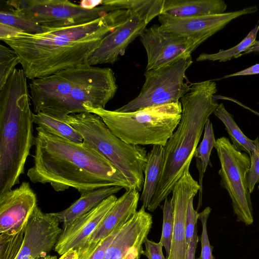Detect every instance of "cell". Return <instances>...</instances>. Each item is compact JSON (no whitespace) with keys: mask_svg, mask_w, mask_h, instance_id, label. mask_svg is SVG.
I'll use <instances>...</instances> for the list:
<instances>
[{"mask_svg":"<svg viewBox=\"0 0 259 259\" xmlns=\"http://www.w3.org/2000/svg\"><path fill=\"white\" fill-rule=\"evenodd\" d=\"M131 15L128 10H116L87 23L40 34L22 31L1 40L17 53L27 78L32 80L88 64L103 39Z\"/></svg>","mask_w":259,"mask_h":259,"instance_id":"obj_1","label":"cell"},{"mask_svg":"<svg viewBox=\"0 0 259 259\" xmlns=\"http://www.w3.org/2000/svg\"><path fill=\"white\" fill-rule=\"evenodd\" d=\"M33 165L27 175L34 183H49L62 192L72 188L81 194L106 187L132 189L123 174L109 160L82 142L60 138L36 128Z\"/></svg>","mask_w":259,"mask_h":259,"instance_id":"obj_2","label":"cell"},{"mask_svg":"<svg viewBox=\"0 0 259 259\" xmlns=\"http://www.w3.org/2000/svg\"><path fill=\"white\" fill-rule=\"evenodd\" d=\"M117 88L111 68L88 64L32 80L29 84L34 113L43 112L63 121L70 114L87 112L85 106L105 108Z\"/></svg>","mask_w":259,"mask_h":259,"instance_id":"obj_3","label":"cell"},{"mask_svg":"<svg viewBox=\"0 0 259 259\" xmlns=\"http://www.w3.org/2000/svg\"><path fill=\"white\" fill-rule=\"evenodd\" d=\"M192 85L180 101L182 107L180 122L163 146L161 175L147 208L150 211H154L168 197L190 166L205 123L219 105L213 98L217 92L214 81L205 80Z\"/></svg>","mask_w":259,"mask_h":259,"instance_id":"obj_4","label":"cell"},{"mask_svg":"<svg viewBox=\"0 0 259 259\" xmlns=\"http://www.w3.org/2000/svg\"><path fill=\"white\" fill-rule=\"evenodd\" d=\"M27 77L15 68L0 89V195L19 184L34 144Z\"/></svg>","mask_w":259,"mask_h":259,"instance_id":"obj_5","label":"cell"},{"mask_svg":"<svg viewBox=\"0 0 259 259\" xmlns=\"http://www.w3.org/2000/svg\"><path fill=\"white\" fill-rule=\"evenodd\" d=\"M99 116L111 133L135 145L165 146L178 126L182 113L180 101L121 112L85 106Z\"/></svg>","mask_w":259,"mask_h":259,"instance_id":"obj_6","label":"cell"},{"mask_svg":"<svg viewBox=\"0 0 259 259\" xmlns=\"http://www.w3.org/2000/svg\"><path fill=\"white\" fill-rule=\"evenodd\" d=\"M82 136L83 143L102 155L125 176L131 188H143L146 149L127 144L113 134L98 115L84 112L69 115L64 120Z\"/></svg>","mask_w":259,"mask_h":259,"instance_id":"obj_7","label":"cell"},{"mask_svg":"<svg viewBox=\"0 0 259 259\" xmlns=\"http://www.w3.org/2000/svg\"><path fill=\"white\" fill-rule=\"evenodd\" d=\"M192 57L182 58L157 69L146 70L145 82L139 95L116 109L118 112L134 111L144 108L177 103L190 91L185 83V72L192 64Z\"/></svg>","mask_w":259,"mask_h":259,"instance_id":"obj_8","label":"cell"},{"mask_svg":"<svg viewBox=\"0 0 259 259\" xmlns=\"http://www.w3.org/2000/svg\"><path fill=\"white\" fill-rule=\"evenodd\" d=\"M214 148L221 164L219 171L221 186L227 190L231 198L237 221L250 225L253 222V208L246 180L250 165V157L225 137L216 140Z\"/></svg>","mask_w":259,"mask_h":259,"instance_id":"obj_9","label":"cell"},{"mask_svg":"<svg viewBox=\"0 0 259 259\" xmlns=\"http://www.w3.org/2000/svg\"><path fill=\"white\" fill-rule=\"evenodd\" d=\"M11 11L50 28L87 23L116 10L101 5L87 9L67 0L8 1Z\"/></svg>","mask_w":259,"mask_h":259,"instance_id":"obj_10","label":"cell"},{"mask_svg":"<svg viewBox=\"0 0 259 259\" xmlns=\"http://www.w3.org/2000/svg\"><path fill=\"white\" fill-rule=\"evenodd\" d=\"M139 36L147 56L146 70L161 68L182 58L190 57L205 41L164 31L158 24L146 28Z\"/></svg>","mask_w":259,"mask_h":259,"instance_id":"obj_11","label":"cell"},{"mask_svg":"<svg viewBox=\"0 0 259 259\" xmlns=\"http://www.w3.org/2000/svg\"><path fill=\"white\" fill-rule=\"evenodd\" d=\"M130 11L131 15L128 19L103 39L88 58V64L94 66L115 63L124 54L128 45L145 30L149 22L159 16L152 11Z\"/></svg>","mask_w":259,"mask_h":259,"instance_id":"obj_12","label":"cell"},{"mask_svg":"<svg viewBox=\"0 0 259 259\" xmlns=\"http://www.w3.org/2000/svg\"><path fill=\"white\" fill-rule=\"evenodd\" d=\"M51 213L35 207L27 222L23 244L16 259H35L48 255L56 246L63 230Z\"/></svg>","mask_w":259,"mask_h":259,"instance_id":"obj_13","label":"cell"},{"mask_svg":"<svg viewBox=\"0 0 259 259\" xmlns=\"http://www.w3.org/2000/svg\"><path fill=\"white\" fill-rule=\"evenodd\" d=\"M257 10L256 6H251L239 11L218 15L177 18L160 14L158 17L162 30L183 37L201 38L205 41L233 20L245 15L254 13Z\"/></svg>","mask_w":259,"mask_h":259,"instance_id":"obj_14","label":"cell"},{"mask_svg":"<svg viewBox=\"0 0 259 259\" xmlns=\"http://www.w3.org/2000/svg\"><path fill=\"white\" fill-rule=\"evenodd\" d=\"M36 205V194L26 182L0 195V233L13 235L25 228Z\"/></svg>","mask_w":259,"mask_h":259,"instance_id":"obj_15","label":"cell"},{"mask_svg":"<svg viewBox=\"0 0 259 259\" xmlns=\"http://www.w3.org/2000/svg\"><path fill=\"white\" fill-rule=\"evenodd\" d=\"M139 192L126 190L85 243L77 250L78 259H88L98 244L118 228L124 225L137 211Z\"/></svg>","mask_w":259,"mask_h":259,"instance_id":"obj_16","label":"cell"},{"mask_svg":"<svg viewBox=\"0 0 259 259\" xmlns=\"http://www.w3.org/2000/svg\"><path fill=\"white\" fill-rule=\"evenodd\" d=\"M200 190L198 183L191 176L189 167L177 182L172 190L174 210V226L169 255L167 259H185L187 251L186 241V214L190 198Z\"/></svg>","mask_w":259,"mask_h":259,"instance_id":"obj_17","label":"cell"},{"mask_svg":"<svg viewBox=\"0 0 259 259\" xmlns=\"http://www.w3.org/2000/svg\"><path fill=\"white\" fill-rule=\"evenodd\" d=\"M141 208L120 228L106 250L103 259H126L128 256L143 250L142 245L149 233L152 217Z\"/></svg>","mask_w":259,"mask_h":259,"instance_id":"obj_18","label":"cell"},{"mask_svg":"<svg viewBox=\"0 0 259 259\" xmlns=\"http://www.w3.org/2000/svg\"><path fill=\"white\" fill-rule=\"evenodd\" d=\"M117 199L114 194L109 196L63 229L55 250L60 255L70 249L77 250L96 229Z\"/></svg>","mask_w":259,"mask_h":259,"instance_id":"obj_19","label":"cell"},{"mask_svg":"<svg viewBox=\"0 0 259 259\" xmlns=\"http://www.w3.org/2000/svg\"><path fill=\"white\" fill-rule=\"evenodd\" d=\"M223 0H164L161 14L177 18H191L225 13Z\"/></svg>","mask_w":259,"mask_h":259,"instance_id":"obj_20","label":"cell"},{"mask_svg":"<svg viewBox=\"0 0 259 259\" xmlns=\"http://www.w3.org/2000/svg\"><path fill=\"white\" fill-rule=\"evenodd\" d=\"M122 188L118 186L94 189L81 194L80 197L70 206L58 212H52L60 222L63 224V229L76 219L92 210L103 200L119 191Z\"/></svg>","mask_w":259,"mask_h":259,"instance_id":"obj_21","label":"cell"},{"mask_svg":"<svg viewBox=\"0 0 259 259\" xmlns=\"http://www.w3.org/2000/svg\"><path fill=\"white\" fill-rule=\"evenodd\" d=\"M164 155L163 146L153 145L147 153L144 170V182L140 200L145 208L148 206L154 194L161 172Z\"/></svg>","mask_w":259,"mask_h":259,"instance_id":"obj_22","label":"cell"},{"mask_svg":"<svg viewBox=\"0 0 259 259\" xmlns=\"http://www.w3.org/2000/svg\"><path fill=\"white\" fill-rule=\"evenodd\" d=\"M32 117L34 123L52 135L77 143L83 142L77 131L65 121L43 112L33 113Z\"/></svg>","mask_w":259,"mask_h":259,"instance_id":"obj_23","label":"cell"},{"mask_svg":"<svg viewBox=\"0 0 259 259\" xmlns=\"http://www.w3.org/2000/svg\"><path fill=\"white\" fill-rule=\"evenodd\" d=\"M216 143L213 133L212 124L210 119L206 121L204 127V134L203 139L198 147L196 148L194 153L196 158V167L199 175V195L197 210L201 206L202 192V179L208 165L211 166L210 156L212 149Z\"/></svg>","mask_w":259,"mask_h":259,"instance_id":"obj_24","label":"cell"},{"mask_svg":"<svg viewBox=\"0 0 259 259\" xmlns=\"http://www.w3.org/2000/svg\"><path fill=\"white\" fill-rule=\"evenodd\" d=\"M213 113L224 124L232 144L250 156L255 149V140H250L243 133L223 103L219 104Z\"/></svg>","mask_w":259,"mask_h":259,"instance_id":"obj_25","label":"cell"},{"mask_svg":"<svg viewBox=\"0 0 259 259\" xmlns=\"http://www.w3.org/2000/svg\"><path fill=\"white\" fill-rule=\"evenodd\" d=\"M258 30L259 25H256L246 36L235 46L226 50H220L215 53H202L196 59V61H217L221 62L229 61L232 58L239 57L242 55L243 52L255 40Z\"/></svg>","mask_w":259,"mask_h":259,"instance_id":"obj_26","label":"cell"},{"mask_svg":"<svg viewBox=\"0 0 259 259\" xmlns=\"http://www.w3.org/2000/svg\"><path fill=\"white\" fill-rule=\"evenodd\" d=\"M0 23L10 25L24 32L33 34L43 33L52 29L32 21L12 11H1Z\"/></svg>","mask_w":259,"mask_h":259,"instance_id":"obj_27","label":"cell"},{"mask_svg":"<svg viewBox=\"0 0 259 259\" xmlns=\"http://www.w3.org/2000/svg\"><path fill=\"white\" fill-rule=\"evenodd\" d=\"M162 210L163 223L160 242L165 248L167 259L170 253L174 226V210L171 199L167 197L164 199Z\"/></svg>","mask_w":259,"mask_h":259,"instance_id":"obj_28","label":"cell"},{"mask_svg":"<svg viewBox=\"0 0 259 259\" xmlns=\"http://www.w3.org/2000/svg\"><path fill=\"white\" fill-rule=\"evenodd\" d=\"M25 228L13 235L1 233L0 259H16L21 250Z\"/></svg>","mask_w":259,"mask_h":259,"instance_id":"obj_29","label":"cell"},{"mask_svg":"<svg viewBox=\"0 0 259 259\" xmlns=\"http://www.w3.org/2000/svg\"><path fill=\"white\" fill-rule=\"evenodd\" d=\"M20 64V59L17 53L11 48L3 45H0V89L6 83L7 80L16 68Z\"/></svg>","mask_w":259,"mask_h":259,"instance_id":"obj_30","label":"cell"},{"mask_svg":"<svg viewBox=\"0 0 259 259\" xmlns=\"http://www.w3.org/2000/svg\"><path fill=\"white\" fill-rule=\"evenodd\" d=\"M211 210V208L207 206L202 212L198 213V219L201 221L202 226L201 252L199 259H214L212 254L213 247L210 244L207 231V221Z\"/></svg>","mask_w":259,"mask_h":259,"instance_id":"obj_31","label":"cell"},{"mask_svg":"<svg viewBox=\"0 0 259 259\" xmlns=\"http://www.w3.org/2000/svg\"><path fill=\"white\" fill-rule=\"evenodd\" d=\"M255 147L249 156L250 165L247 172L246 180L249 191L251 193L256 184L259 182V139L257 137L255 140Z\"/></svg>","mask_w":259,"mask_h":259,"instance_id":"obj_32","label":"cell"},{"mask_svg":"<svg viewBox=\"0 0 259 259\" xmlns=\"http://www.w3.org/2000/svg\"><path fill=\"white\" fill-rule=\"evenodd\" d=\"M194 197H191L189 200L186 214V241L187 248L193 236L198 219V213L193 207Z\"/></svg>","mask_w":259,"mask_h":259,"instance_id":"obj_33","label":"cell"},{"mask_svg":"<svg viewBox=\"0 0 259 259\" xmlns=\"http://www.w3.org/2000/svg\"><path fill=\"white\" fill-rule=\"evenodd\" d=\"M144 243L145 249L142 251V254L145 255L148 259H166L162 252L163 246L160 241L156 243L146 238Z\"/></svg>","mask_w":259,"mask_h":259,"instance_id":"obj_34","label":"cell"},{"mask_svg":"<svg viewBox=\"0 0 259 259\" xmlns=\"http://www.w3.org/2000/svg\"><path fill=\"white\" fill-rule=\"evenodd\" d=\"M20 32L22 31L13 26L0 23L1 40L13 36Z\"/></svg>","mask_w":259,"mask_h":259,"instance_id":"obj_35","label":"cell"},{"mask_svg":"<svg viewBox=\"0 0 259 259\" xmlns=\"http://www.w3.org/2000/svg\"><path fill=\"white\" fill-rule=\"evenodd\" d=\"M198 241V237L197 235V230L196 227L190 244L187 248L185 259H196L195 252Z\"/></svg>","mask_w":259,"mask_h":259,"instance_id":"obj_36","label":"cell"},{"mask_svg":"<svg viewBox=\"0 0 259 259\" xmlns=\"http://www.w3.org/2000/svg\"><path fill=\"white\" fill-rule=\"evenodd\" d=\"M257 74H259V63L254 64L240 71L225 75L223 78H224L236 76L249 75Z\"/></svg>","mask_w":259,"mask_h":259,"instance_id":"obj_37","label":"cell"},{"mask_svg":"<svg viewBox=\"0 0 259 259\" xmlns=\"http://www.w3.org/2000/svg\"><path fill=\"white\" fill-rule=\"evenodd\" d=\"M213 99H214V100L215 101H216V100H217V99H223V100H227L232 101L233 102H234V103H236L237 104L239 105V106H240L241 107H243V108L249 110L251 112H253L254 114L259 116V113L258 112H257L256 111L253 110V109H252L250 108L249 107H248L245 106V105L243 104L240 102H239V101H237V100L234 99H233L232 98L228 97H225V96H221V95H215L213 96Z\"/></svg>","mask_w":259,"mask_h":259,"instance_id":"obj_38","label":"cell"},{"mask_svg":"<svg viewBox=\"0 0 259 259\" xmlns=\"http://www.w3.org/2000/svg\"><path fill=\"white\" fill-rule=\"evenodd\" d=\"M102 1H82L80 2V5L87 9H92L96 7L102 5Z\"/></svg>","mask_w":259,"mask_h":259,"instance_id":"obj_39","label":"cell"},{"mask_svg":"<svg viewBox=\"0 0 259 259\" xmlns=\"http://www.w3.org/2000/svg\"><path fill=\"white\" fill-rule=\"evenodd\" d=\"M59 259H78L77 251L76 249H70L61 255Z\"/></svg>","mask_w":259,"mask_h":259,"instance_id":"obj_40","label":"cell"},{"mask_svg":"<svg viewBox=\"0 0 259 259\" xmlns=\"http://www.w3.org/2000/svg\"><path fill=\"white\" fill-rule=\"evenodd\" d=\"M259 52V40H255L243 52V54Z\"/></svg>","mask_w":259,"mask_h":259,"instance_id":"obj_41","label":"cell"},{"mask_svg":"<svg viewBox=\"0 0 259 259\" xmlns=\"http://www.w3.org/2000/svg\"><path fill=\"white\" fill-rule=\"evenodd\" d=\"M142 251H137L130 254L126 259H140Z\"/></svg>","mask_w":259,"mask_h":259,"instance_id":"obj_42","label":"cell"},{"mask_svg":"<svg viewBox=\"0 0 259 259\" xmlns=\"http://www.w3.org/2000/svg\"><path fill=\"white\" fill-rule=\"evenodd\" d=\"M35 259H57V257L56 256L48 255L47 256L39 257Z\"/></svg>","mask_w":259,"mask_h":259,"instance_id":"obj_43","label":"cell"}]
</instances>
